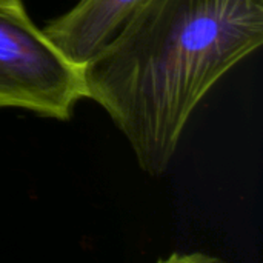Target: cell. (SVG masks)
<instances>
[{"instance_id": "obj_1", "label": "cell", "mask_w": 263, "mask_h": 263, "mask_svg": "<svg viewBox=\"0 0 263 263\" xmlns=\"http://www.w3.org/2000/svg\"><path fill=\"white\" fill-rule=\"evenodd\" d=\"M263 43V0H142L82 66L85 96L123 133L139 166L163 174L196 106Z\"/></svg>"}, {"instance_id": "obj_2", "label": "cell", "mask_w": 263, "mask_h": 263, "mask_svg": "<svg viewBox=\"0 0 263 263\" xmlns=\"http://www.w3.org/2000/svg\"><path fill=\"white\" fill-rule=\"evenodd\" d=\"M82 99V68L46 39L25 9L0 5V109L20 108L66 122Z\"/></svg>"}, {"instance_id": "obj_3", "label": "cell", "mask_w": 263, "mask_h": 263, "mask_svg": "<svg viewBox=\"0 0 263 263\" xmlns=\"http://www.w3.org/2000/svg\"><path fill=\"white\" fill-rule=\"evenodd\" d=\"M140 2L79 0L42 31L69 62L82 68L112 40Z\"/></svg>"}, {"instance_id": "obj_4", "label": "cell", "mask_w": 263, "mask_h": 263, "mask_svg": "<svg viewBox=\"0 0 263 263\" xmlns=\"http://www.w3.org/2000/svg\"><path fill=\"white\" fill-rule=\"evenodd\" d=\"M0 5L9 6V8H14V9H25L23 0H0Z\"/></svg>"}]
</instances>
